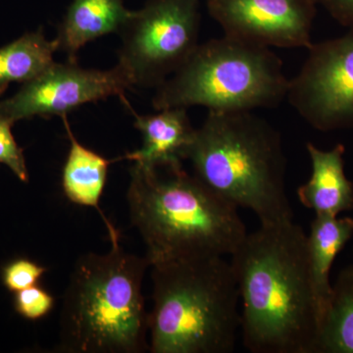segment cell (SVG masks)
<instances>
[{"instance_id":"6da1fadb","label":"cell","mask_w":353,"mask_h":353,"mask_svg":"<svg viewBox=\"0 0 353 353\" xmlns=\"http://www.w3.org/2000/svg\"><path fill=\"white\" fill-rule=\"evenodd\" d=\"M241 334L252 353H315L319 315L309 276L307 234L294 222L260 225L232 253Z\"/></svg>"},{"instance_id":"7a4b0ae2","label":"cell","mask_w":353,"mask_h":353,"mask_svg":"<svg viewBox=\"0 0 353 353\" xmlns=\"http://www.w3.org/2000/svg\"><path fill=\"white\" fill-rule=\"evenodd\" d=\"M127 199L150 266L169 260L231 256L248 234L239 209L183 168L134 163Z\"/></svg>"},{"instance_id":"3957f363","label":"cell","mask_w":353,"mask_h":353,"mask_svg":"<svg viewBox=\"0 0 353 353\" xmlns=\"http://www.w3.org/2000/svg\"><path fill=\"white\" fill-rule=\"evenodd\" d=\"M185 160L211 192L234 208L252 211L260 225L294 220L282 137L252 111H208Z\"/></svg>"},{"instance_id":"277c9868","label":"cell","mask_w":353,"mask_h":353,"mask_svg":"<svg viewBox=\"0 0 353 353\" xmlns=\"http://www.w3.org/2000/svg\"><path fill=\"white\" fill-rule=\"evenodd\" d=\"M120 239L110 252L79 259L65 292L58 350L67 353L150 350L143 294L148 257L127 252Z\"/></svg>"},{"instance_id":"5b68a950","label":"cell","mask_w":353,"mask_h":353,"mask_svg":"<svg viewBox=\"0 0 353 353\" xmlns=\"http://www.w3.org/2000/svg\"><path fill=\"white\" fill-rule=\"evenodd\" d=\"M152 353H230L241 332L240 292L224 256L152 265Z\"/></svg>"},{"instance_id":"8992f818","label":"cell","mask_w":353,"mask_h":353,"mask_svg":"<svg viewBox=\"0 0 353 353\" xmlns=\"http://www.w3.org/2000/svg\"><path fill=\"white\" fill-rule=\"evenodd\" d=\"M289 83L282 61L270 48L224 34L199 43L183 66L157 88L152 105L157 110L275 108L287 97Z\"/></svg>"},{"instance_id":"52a82bcc","label":"cell","mask_w":353,"mask_h":353,"mask_svg":"<svg viewBox=\"0 0 353 353\" xmlns=\"http://www.w3.org/2000/svg\"><path fill=\"white\" fill-rule=\"evenodd\" d=\"M201 0H148L119 34L118 64L132 85L155 88L170 78L199 46Z\"/></svg>"},{"instance_id":"ba28073f","label":"cell","mask_w":353,"mask_h":353,"mask_svg":"<svg viewBox=\"0 0 353 353\" xmlns=\"http://www.w3.org/2000/svg\"><path fill=\"white\" fill-rule=\"evenodd\" d=\"M287 97L316 130L353 128V29L312 43L303 68L290 81Z\"/></svg>"},{"instance_id":"9c48e42d","label":"cell","mask_w":353,"mask_h":353,"mask_svg":"<svg viewBox=\"0 0 353 353\" xmlns=\"http://www.w3.org/2000/svg\"><path fill=\"white\" fill-rule=\"evenodd\" d=\"M134 87L126 70L85 69L77 62L52 63L36 78L23 83L17 94L0 101V116L16 121L67 116L83 104L119 97Z\"/></svg>"},{"instance_id":"30bf717a","label":"cell","mask_w":353,"mask_h":353,"mask_svg":"<svg viewBox=\"0 0 353 353\" xmlns=\"http://www.w3.org/2000/svg\"><path fill=\"white\" fill-rule=\"evenodd\" d=\"M206 4L226 36L268 48L312 46L316 0H206Z\"/></svg>"},{"instance_id":"8fae6325","label":"cell","mask_w":353,"mask_h":353,"mask_svg":"<svg viewBox=\"0 0 353 353\" xmlns=\"http://www.w3.org/2000/svg\"><path fill=\"white\" fill-rule=\"evenodd\" d=\"M157 111L153 115L134 113V126L141 132L143 145L123 158L150 168H183V161L187 159L188 150L196 134L187 108Z\"/></svg>"},{"instance_id":"7c38bea8","label":"cell","mask_w":353,"mask_h":353,"mask_svg":"<svg viewBox=\"0 0 353 353\" xmlns=\"http://www.w3.org/2000/svg\"><path fill=\"white\" fill-rule=\"evenodd\" d=\"M310 157L311 176L297 189V197L304 208L315 216H340L353 210V183L345 175V145L339 143L323 150L306 143Z\"/></svg>"},{"instance_id":"4fadbf2b","label":"cell","mask_w":353,"mask_h":353,"mask_svg":"<svg viewBox=\"0 0 353 353\" xmlns=\"http://www.w3.org/2000/svg\"><path fill=\"white\" fill-rule=\"evenodd\" d=\"M134 11L123 0H72L58 27L57 41L68 61L90 41L117 32L127 24Z\"/></svg>"},{"instance_id":"5bb4252c","label":"cell","mask_w":353,"mask_h":353,"mask_svg":"<svg viewBox=\"0 0 353 353\" xmlns=\"http://www.w3.org/2000/svg\"><path fill=\"white\" fill-rule=\"evenodd\" d=\"M352 236L353 218L315 216L311 222L307 234L308 268L319 315V328L331 301L332 267Z\"/></svg>"},{"instance_id":"9a60e30c","label":"cell","mask_w":353,"mask_h":353,"mask_svg":"<svg viewBox=\"0 0 353 353\" xmlns=\"http://www.w3.org/2000/svg\"><path fill=\"white\" fill-rule=\"evenodd\" d=\"M62 118L70 141L69 152L62 171L65 196L79 205L97 209L108 227L110 241L119 239V233L99 208L111 160L83 146L74 136L67 116Z\"/></svg>"},{"instance_id":"2e32d148","label":"cell","mask_w":353,"mask_h":353,"mask_svg":"<svg viewBox=\"0 0 353 353\" xmlns=\"http://www.w3.org/2000/svg\"><path fill=\"white\" fill-rule=\"evenodd\" d=\"M59 50L57 39L50 41L43 31L27 32L0 48V95L12 83H27L51 64Z\"/></svg>"},{"instance_id":"e0dca14e","label":"cell","mask_w":353,"mask_h":353,"mask_svg":"<svg viewBox=\"0 0 353 353\" xmlns=\"http://www.w3.org/2000/svg\"><path fill=\"white\" fill-rule=\"evenodd\" d=\"M315 353H353V264L343 268L334 281Z\"/></svg>"},{"instance_id":"ac0fdd59","label":"cell","mask_w":353,"mask_h":353,"mask_svg":"<svg viewBox=\"0 0 353 353\" xmlns=\"http://www.w3.org/2000/svg\"><path fill=\"white\" fill-rule=\"evenodd\" d=\"M54 303V297L37 285L15 292L14 296L16 312L31 321H37L50 314Z\"/></svg>"},{"instance_id":"d6986e66","label":"cell","mask_w":353,"mask_h":353,"mask_svg":"<svg viewBox=\"0 0 353 353\" xmlns=\"http://www.w3.org/2000/svg\"><path fill=\"white\" fill-rule=\"evenodd\" d=\"M46 272V268L32 260L18 259L2 268L1 280L7 290L17 292L38 284Z\"/></svg>"},{"instance_id":"ffe728a7","label":"cell","mask_w":353,"mask_h":353,"mask_svg":"<svg viewBox=\"0 0 353 353\" xmlns=\"http://www.w3.org/2000/svg\"><path fill=\"white\" fill-rule=\"evenodd\" d=\"M14 122L0 116V163L6 165L22 182L29 180L24 152L14 138L11 128Z\"/></svg>"},{"instance_id":"44dd1931","label":"cell","mask_w":353,"mask_h":353,"mask_svg":"<svg viewBox=\"0 0 353 353\" xmlns=\"http://www.w3.org/2000/svg\"><path fill=\"white\" fill-rule=\"evenodd\" d=\"M341 25L353 29V0H316Z\"/></svg>"}]
</instances>
